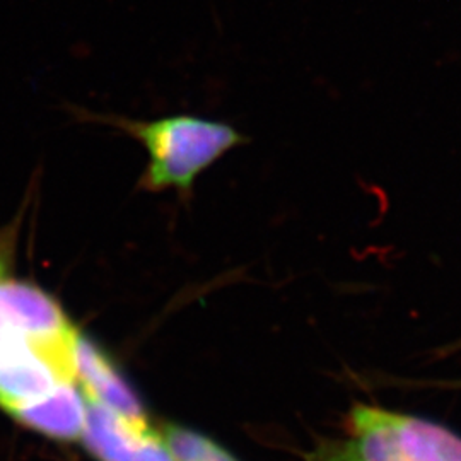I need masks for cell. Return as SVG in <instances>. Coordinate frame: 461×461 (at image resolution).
Listing matches in <instances>:
<instances>
[{
    "mask_svg": "<svg viewBox=\"0 0 461 461\" xmlns=\"http://www.w3.org/2000/svg\"><path fill=\"white\" fill-rule=\"evenodd\" d=\"M79 331L40 287L0 272V409L16 419L68 383H77Z\"/></svg>",
    "mask_w": 461,
    "mask_h": 461,
    "instance_id": "cell-1",
    "label": "cell"
},
{
    "mask_svg": "<svg viewBox=\"0 0 461 461\" xmlns=\"http://www.w3.org/2000/svg\"><path fill=\"white\" fill-rule=\"evenodd\" d=\"M66 110L79 123L112 127L146 149L149 161L139 186L148 192L169 188L190 192L205 169L249 140L248 135L228 122L192 113L142 120L118 113H98L70 103L66 104Z\"/></svg>",
    "mask_w": 461,
    "mask_h": 461,
    "instance_id": "cell-2",
    "label": "cell"
},
{
    "mask_svg": "<svg viewBox=\"0 0 461 461\" xmlns=\"http://www.w3.org/2000/svg\"><path fill=\"white\" fill-rule=\"evenodd\" d=\"M310 461H461V436L419 415L356 403L346 434L321 441Z\"/></svg>",
    "mask_w": 461,
    "mask_h": 461,
    "instance_id": "cell-3",
    "label": "cell"
},
{
    "mask_svg": "<svg viewBox=\"0 0 461 461\" xmlns=\"http://www.w3.org/2000/svg\"><path fill=\"white\" fill-rule=\"evenodd\" d=\"M86 396V395H84ZM83 441L87 453L98 461H176L163 436L149 426L110 411L87 398Z\"/></svg>",
    "mask_w": 461,
    "mask_h": 461,
    "instance_id": "cell-4",
    "label": "cell"
},
{
    "mask_svg": "<svg viewBox=\"0 0 461 461\" xmlns=\"http://www.w3.org/2000/svg\"><path fill=\"white\" fill-rule=\"evenodd\" d=\"M76 378L84 395L135 422H148V412L127 379L91 340L77 337L74 350Z\"/></svg>",
    "mask_w": 461,
    "mask_h": 461,
    "instance_id": "cell-5",
    "label": "cell"
},
{
    "mask_svg": "<svg viewBox=\"0 0 461 461\" xmlns=\"http://www.w3.org/2000/svg\"><path fill=\"white\" fill-rule=\"evenodd\" d=\"M87 417V402L79 383H68L16 417L26 428L59 441H79Z\"/></svg>",
    "mask_w": 461,
    "mask_h": 461,
    "instance_id": "cell-6",
    "label": "cell"
},
{
    "mask_svg": "<svg viewBox=\"0 0 461 461\" xmlns=\"http://www.w3.org/2000/svg\"><path fill=\"white\" fill-rule=\"evenodd\" d=\"M161 436L176 461H240L211 438L178 424H165Z\"/></svg>",
    "mask_w": 461,
    "mask_h": 461,
    "instance_id": "cell-7",
    "label": "cell"
},
{
    "mask_svg": "<svg viewBox=\"0 0 461 461\" xmlns=\"http://www.w3.org/2000/svg\"><path fill=\"white\" fill-rule=\"evenodd\" d=\"M455 386H461V383H456V384H455Z\"/></svg>",
    "mask_w": 461,
    "mask_h": 461,
    "instance_id": "cell-8",
    "label": "cell"
},
{
    "mask_svg": "<svg viewBox=\"0 0 461 461\" xmlns=\"http://www.w3.org/2000/svg\"><path fill=\"white\" fill-rule=\"evenodd\" d=\"M0 272H2V270H0Z\"/></svg>",
    "mask_w": 461,
    "mask_h": 461,
    "instance_id": "cell-9",
    "label": "cell"
}]
</instances>
